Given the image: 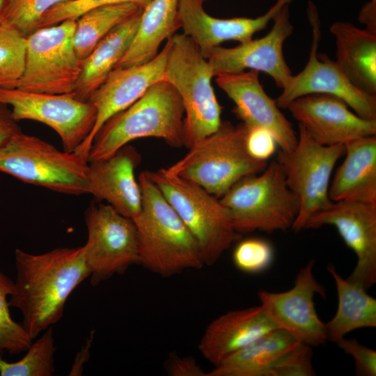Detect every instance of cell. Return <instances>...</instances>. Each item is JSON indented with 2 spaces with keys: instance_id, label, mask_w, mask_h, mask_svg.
I'll return each instance as SVG.
<instances>
[{
  "instance_id": "obj_1",
  "label": "cell",
  "mask_w": 376,
  "mask_h": 376,
  "mask_svg": "<svg viewBox=\"0 0 376 376\" xmlns=\"http://www.w3.org/2000/svg\"><path fill=\"white\" fill-rule=\"evenodd\" d=\"M15 264L16 279L8 304L21 311L22 324L33 340L62 318L68 298L90 272L83 246L40 254L17 249Z\"/></svg>"
},
{
  "instance_id": "obj_2",
  "label": "cell",
  "mask_w": 376,
  "mask_h": 376,
  "mask_svg": "<svg viewBox=\"0 0 376 376\" xmlns=\"http://www.w3.org/2000/svg\"><path fill=\"white\" fill-rule=\"evenodd\" d=\"M138 181L141 210L132 220L137 233L139 264L164 277L205 266L194 236L146 171L140 173Z\"/></svg>"
},
{
  "instance_id": "obj_3",
  "label": "cell",
  "mask_w": 376,
  "mask_h": 376,
  "mask_svg": "<svg viewBox=\"0 0 376 376\" xmlns=\"http://www.w3.org/2000/svg\"><path fill=\"white\" fill-rule=\"evenodd\" d=\"M183 115L177 91L166 81H159L103 125L93 141L88 161L107 157L140 138H159L171 146L181 147Z\"/></svg>"
},
{
  "instance_id": "obj_4",
  "label": "cell",
  "mask_w": 376,
  "mask_h": 376,
  "mask_svg": "<svg viewBox=\"0 0 376 376\" xmlns=\"http://www.w3.org/2000/svg\"><path fill=\"white\" fill-rule=\"evenodd\" d=\"M247 127L222 121L212 134L190 147L179 161L165 169L220 198L240 179L262 172L267 161L252 157L246 147Z\"/></svg>"
},
{
  "instance_id": "obj_5",
  "label": "cell",
  "mask_w": 376,
  "mask_h": 376,
  "mask_svg": "<svg viewBox=\"0 0 376 376\" xmlns=\"http://www.w3.org/2000/svg\"><path fill=\"white\" fill-rule=\"evenodd\" d=\"M240 234L292 228L300 203L285 181L281 166L272 161L260 173L235 183L221 198Z\"/></svg>"
},
{
  "instance_id": "obj_6",
  "label": "cell",
  "mask_w": 376,
  "mask_h": 376,
  "mask_svg": "<svg viewBox=\"0 0 376 376\" xmlns=\"http://www.w3.org/2000/svg\"><path fill=\"white\" fill-rule=\"evenodd\" d=\"M171 40L164 80L182 100L183 146L189 148L219 127L222 107L211 84L214 75L207 59L184 33L173 34Z\"/></svg>"
},
{
  "instance_id": "obj_7",
  "label": "cell",
  "mask_w": 376,
  "mask_h": 376,
  "mask_svg": "<svg viewBox=\"0 0 376 376\" xmlns=\"http://www.w3.org/2000/svg\"><path fill=\"white\" fill-rule=\"evenodd\" d=\"M146 172L194 236L205 265L214 264L241 240L219 198L165 169Z\"/></svg>"
},
{
  "instance_id": "obj_8",
  "label": "cell",
  "mask_w": 376,
  "mask_h": 376,
  "mask_svg": "<svg viewBox=\"0 0 376 376\" xmlns=\"http://www.w3.org/2000/svg\"><path fill=\"white\" fill-rule=\"evenodd\" d=\"M0 171L56 192L89 194L87 160L22 131L0 150Z\"/></svg>"
},
{
  "instance_id": "obj_9",
  "label": "cell",
  "mask_w": 376,
  "mask_h": 376,
  "mask_svg": "<svg viewBox=\"0 0 376 376\" xmlns=\"http://www.w3.org/2000/svg\"><path fill=\"white\" fill-rule=\"evenodd\" d=\"M76 19L41 27L26 37L25 66L15 88L48 93H74L81 61L74 46Z\"/></svg>"
},
{
  "instance_id": "obj_10",
  "label": "cell",
  "mask_w": 376,
  "mask_h": 376,
  "mask_svg": "<svg viewBox=\"0 0 376 376\" xmlns=\"http://www.w3.org/2000/svg\"><path fill=\"white\" fill-rule=\"evenodd\" d=\"M297 143L288 151L279 150L276 161L281 166L289 189L299 198L300 207L292 229H304L308 219L329 206L330 178L338 160L345 154L344 145L324 146L298 125Z\"/></svg>"
},
{
  "instance_id": "obj_11",
  "label": "cell",
  "mask_w": 376,
  "mask_h": 376,
  "mask_svg": "<svg viewBox=\"0 0 376 376\" xmlns=\"http://www.w3.org/2000/svg\"><path fill=\"white\" fill-rule=\"evenodd\" d=\"M307 15L312 28V43L308 60L303 70L292 75L276 102L281 109H286L294 100L309 94H328L343 100L361 118L376 120V95L357 87L338 65L326 54L318 52L321 38L318 10L308 2Z\"/></svg>"
},
{
  "instance_id": "obj_12",
  "label": "cell",
  "mask_w": 376,
  "mask_h": 376,
  "mask_svg": "<svg viewBox=\"0 0 376 376\" xmlns=\"http://www.w3.org/2000/svg\"><path fill=\"white\" fill-rule=\"evenodd\" d=\"M88 238L83 246L93 286L139 264L138 239L133 220L109 204L93 205L85 216Z\"/></svg>"
},
{
  "instance_id": "obj_13",
  "label": "cell",
  "mask_w": 376,
  "mask_h": 376,
  "mask_svg": "<svg viewBox=\"0 0 376 376\" xmlns=\"http://www.w3.org/2000/svg\"><path fill=\"white\" fill-rule=\"evenodd\" d=\"M0 103L10 107L18 122L31 120L44 123L60 136L63 150L74 152L88 136L95 125L96 110L89 101L71 93H48L18 88H0Z\"/></svg>"
},
{
  "instance_id": "obj_14",
  "label": "cell",
  "mask_w": 376,
  "mask_h": 376,
  "mask_svg": "<svg viewBox=\"0 0 376 376\" xmlns=\"http://www.w3.org/2000/svg\"><path fill=\"white\" fill-rule=\"evenodd\" d=\"M314 261L310 260L296 275L294 285L280 292L260 290V306L277 329L285 331L298 342L311 347L327 341L325 324L316 312L314 297H325L324 287L313 274Z\"/></svg>"
},
{
  "instance_id": "obj_15",
  "label": "cell",
  "mask_w": 376,
  "mask_h": 376,
  "mask_svg": "<svg viewBox=\"0 0 376 376\" xmlns=\"http://www.w3.org/2000/svg\"><path fill=\"white\" fill-rule=\"evenodd\" d=\"M333 226L357 256L347 278L368 290L376 283V205L351 201L332 202L307 221L304 229Z\"/></svg>"
},
{
  "instance_id": "obj_16",
  "label": "cell",
  "mask_w": 376,
  "mask_h": 376,
  "mask_svg": "<svg viewBox=\"0 0 376 376\" xmlns=\"http://www.w3.org/2000/svg\"><path fill=\"white\" fill-rule=\"evenodd\" d=\"M273 20V26L263 38L251 39L231 48L214 47L207 58L214 76L246 69L262 71L283 88L292 75L283 54L284 42L294 30L288 3L283 6Z\"/></svg>"
},
{
  "instance_id": "obj_17",
  "label": "cell",
  "mask_w": 376,
  "mask_h": 376,
  "mask_svg": "<svg viewBox=\"0 0 376 376\" xmlns=\"http://www.w3.org/2000/svg\"><path fill=\"white\" fill-rule=\"evenodd\" d=\"M171 46L170 37L161 52L147 63L114 68L110 72L88 99L96 110L95 125L88 136L74 152L88 161L93 141L103 125L135 102L153 84L164 80Z\"/></svg>"
},
{
  "instance_id": "obj_18",
  "label": "cell",
  "mask_w": 376,
  "mask_h": 376,
  "mask_svg": "<svg viewBox=\"0 0 376 376\" xmlns=\"http://www.w3.org/2000/svg\"><path fill=\"white\" fill-rule=\"evenodd\" d=\"M286 109L313 139L324 146L345 145L376 134V120L360 117L336 96L304 95L292 101Z\"/></svg>"
},
{
  "instance_id": "obj_19",
  "label": "cell",
  "mask_w": 376,
  "mask_h": 376,
  "mask_svg": "<svg viewBox=\"0 0 376 376\" xmlns=\"http://www.w3.org/2000/svg\"><path fill=\"white\" fill-rule=\"evenodd\" d=\"M216 82L235 103L233 112L247 127L265 128L273 135L280 150L288 151L297 143L292 124L265 91L259 72L249 70L216 75Z\"/></svg>"
},
{
  "instance_id": "obj_20",
  "label": "cell",
  "mask_w": 376,
  "mask_h": 376,
  "mask_svg": "<svg viewBox=\"0 0 376 376\" xmlns=\"http://www.w3.org/2000/svg\"><path fill=\"white\" fill-rule=\"evenodd\" d=\"M291 1L277 0L267 13L255 18L220 19L205 12L204 0H179L178 22L183 33L207 58L210 52L224 42L236 40L244 43L253 39V36L264 29L283 6Z\"/></svg>"
},
{
  "instance_id": "obj_21",
  "label": "cell",
  "mask_w": 376,
  "mask_h": 376,
  "mask_svg": "<svg viewBox=\"0 0 376 376\" xmlns=\"http://www.w3.org/2000/svg\"><path fill=\"white\" fill-rule=\"evenodd\" d=\"M139 162V154L128 144L107 157L88 162L89 194L123 216L134 219L142 203L134 175Z\"/></svg>"
},
{
  "instance_id": "obj_22",
  "label": "cell",
  "mask_w": 376,
  "mask_h": 376,
  "mask_svg": "<svg viewBox=\"0 0 376 376\" xmlns=\"http://www.w3.org/2000/svg\"><path fill=\"white\" fill-rule=\"evenodd\" d=\"M276 329L260 305L229 311L209 324L200 340L198 350L205 359L217 366Z\"/></svg>"
},
{
  "instance_id": "obj_23",
  "label": "cell",
  "mask_w": 376,
  "mask_h": 376,
  "mask_svg": "<svg viewBox=\"0 0 376 376\" xmlns=\"http://www.w3.org/2000/svg\"><path fill=\"white\" fill-rule=\"evenodd\" d=\"M345 157L329 188L332 202L358 201L376 205V137L366 136L344 145Z\"/></svg>"
},
{
  "instance_id": "obj_24",
  "label": "cell",
  "mask_w": 376,
  "mask_h": 376,
  "mask_svg": "<svg viewBox=\"0 0 376 376\" xmlns=\"http://www.w3.org/2000/svg\"><path fill=\"white\" fill-rule=\"evenodd\" d=\"M336 38V63L361 90L376 95V33L347 22L330 27Z\"/></svg>"
},
{
  "instance_id": "obj_25",
  "label": "cell",
  "mask_w": 376,
  "mask_h": 376,
  "mask_svg": "<svg viewBox=\"0 0 376 376\" xmlns=\"http://www.w3.org/2000/svg\"><path fill=\"white\" fill-rule=\"evenodd\" d=\"M142 9L105 36L81 63V72L74 91L76 97L88 101L91 95L105 81L122 58L136 33Z\"/></svg>"
},
{
  "instance_id": "obj_26",
  "label": "cell",
  "mask_w": 376,
  "mask_h": 376,
  "mask_svg": "<svg viewBox=\"0 0 376 376\" xmlns=\"http://www.w3.org/2000/svg\"><path fill=\"white\" fill-rule=\"evenodd\" d=\"M178 1L152 0L142 9L134 39L115 68L147 63L158 54L162 42L180 29Z\"/></svg>"
},
{
  "instance_id": "obj_27",
  "label": "cell",
  "mask_w": 376,
  "mask_h": 376,
  "mask_svg": "<svg viewBox=\"0 0 376 376\" xmlns=\"http://www.w3.org/2000/svg\"><path fill=\"white\" fill-rule=\"evenodd\" d=\"M298 343L285 331L276 329L226 357L206 376H265Z\"/></svg>"
},
{
  "instance_id": "obj_28",
  "label": "cell",
  "mask_w": 376,
  "mask_h": 376,
  "mask_svg": "<svg viewBox=\"0 0 376 376\" xmlns=\"http://www.w3.org/2000/svg\"><path fill=\"white\" fill-rule=\"evenodd\" d=\"M327 269L332 276L338 293V308L325 324L327 340L336 343L349 332L376 327V299L359 285L343 278L333 265Z\"/></svg>"
},
{
  "instance_id": "obj_29",
  "label": "cell",
  "mask_w": 376,
  "mask_h": 376,
  "mask_svg": "<svg viewBox=\"0 0 376 376\" xmlns=\"http://www.w3.org/2000/svg\"><path fill=\"white\" fill-rule=\"evenodd\" d=\"M130 3L106 5L90 9L76 19L74 46L81 61L119 24L140 10Z\"/></svg>"
},
{
  "instance_id": "obj_30",
  "label": "cell",
  "mask_w": 376,
  "mask_h": 376,
  "mask_svg": "<svg viewBox=\"0 0 376 376\" xmlns=\"http://www.w3.org/2000/svg\"><path fill=\"white\" fill-rule=\"evenodd\" d=\"M26 354L19 361L8 362L0 354L1 376H52L55 373L56 345L51 327L32 342Z\"/></svg>"
},
{
  "instance_id": "obj_31",
  "label": "cell",
  "mask_w": 376,
  "mask_h": 376,
  "mask_svg": "<svg viewBox=\"0 0 376 376\" xmlns=\"http://www.w3.org/2000/svg\"><path fill=\"white\" fill-rule=\"evenodd\" d=\"M26 37L0 23V88H15L25 66Z\"/></svg>"
},
{
  "instance_id": "obj_32",
  "label": "cell",
  "mask_w": 376,
  "mask_h": 376,
  "mask_svg": "<svg viewBox=\"0 0 376 376\" xmlns=\"http://www.w3.org/2000/svg\"><path fill=\"white\" fill-rule=\"evenodd\" d=\"M14 291V282L0 270V354L26 352L33 339L22 324L13 320L7 297Z\"/></svg>"
},
{
  "instance_id": "obj_33",
  "label": "cell",
  "mask_w": 376,
  "mask_h": 376,
  "mask_svg": "<svg viewBox=\"0 0 376 376\" xmlns=\"http://www.w3.org/2000/svg\"><path fill=\"white\" fill-rule=\"evenodd\" d=\"M72 0H9L2 22L26 37L36 31L42 17L49 10Z\"/></svg>"
},
{
  "instance_id": "obj_34",
  "label": "cell",
  "mask_w": 376,
  "mask_h": 376,
  "mask_svg": "<svg viewBox=\"0 0 376 376\" xmlns=\"http://www.w3.org/2000/svg\"><path fill=\"white\" fill-rule=\"evenodd\" d=\"M233 253V261L240 271L258 274L267 269L274 259V249L267 240L250 237L239 240Z\"/></svg>"
},
{
  "instance_id": "obj_35",
  "label": "cell",
  "mask_w": 376,
  "mask_h": 376,
  "mask_svg": "<svg viewBox=\"0 0 376 376\" xmlns=\"http://www.w3.org/2000/svg\"><path fill=\"white\" fill-rule=\"evenodd\" d=\"M152 0H72L58 5L48 12L41 18L39 28L58 24L63 21L75 19L87 10L95 7L130 3L144 8Z\"/></svg>"
},
{
  "instance_id": "obj_36",
  "label": "cell",
  "mask_w": 376,
  "mask_h": 376,
  "mask_svg": "<svg viewBox=\"0 0 376 376\" xmlns=\"http://www.w3.org/2000/svg\"><path fill=\"white\" fill-rule=\"evenodd\" d=\"M311 346L298 343L280 357L265 373V376H313Z\"/></svg>"
},
{
  "instance_id": "obj_37",
  "label": "cell",
  "mask_w": 376,
  "mask_h": 376,
  "mask_svg": "<svg viewBox=\"0 0 376 376\" xmlns=\"http://www.w3.org/2000/svg\"><path fill=\"white\" fill-rule=\"evenodd\" d=\"M336 343L344 352L353 358L357 375H376L375 350L360 344L355 339L346 338L345 337Z\"/></svg>"
},
{
  "instance_id": "obj_38",
  "label": "cell",
  "mask_w": 376,
  "mask_h": 376,
  "mask_svg": "<svg viewBox=\"0 0 376 376\" xmlns=\"http://www.w3.org/2000/svg\"><path fill=\"white\" fill-rule=\"evenodd\" d=\"M246 127V147L248 152L256 159L267 161L275 152L277 146L273 135L263 127Z\"/></svg>"
},
{
  "instance_id": "obj_39",
  "label": "cell",
  "mask_w": 376,
  "mask_h": 376,
  "mask_svg": "<svg viewBox=\"0 0 376 376\" xmlns=\"http://www.w3.org/2000/svg\"><path fill=\"white\" fill-rule=\"evenodd\" d=\"M164 368L171 376H206L196 361L191 357H180L171 353L164 362Z\"/></svg>"
},
{
  "instance_id": "obj_40",
  "label": "cell",
  "mask_w": 376,
  "mask_h": 376,
  "mask_svg": "<svg viewBox=\"0 0 376 376\" xmlns=\"http://www.w3.org/2000/svg\"><path fill=\"white\" fill-rule=\"evenodd\" d=\"M21 131L8 105L0 103V150L14 134Z\"/></svg>"
},
{
  "instance_id": "obj_41",
  "label": "cell",
  "mask_w": 376,
  "mask_h": 376,
  "mask_svg": "<svg viewBox=\"0 0 376 376\" xmlns=\"http://www.w3.org/2000/svg\"><path fill=\"white\" fill-rule=\"evenodd\" d=\"M94 336V331H91L89 338L88 339L86 345L82 347L81 350L77 354L75 360L71 370L70 371V375H81L83 370V366L85 362L88 361L90 356V347L91 343L93 342Z\"/></svg>"
},
{
  "instance_id": "obj_42",
  "label": "cell",
  "mask_w": 376,
  "mask_h": 376,
  "mask_svg": "<svg viewBox=\"0 0 376 376\" xmlns=\"http://www.w3.org/2000/svg\"><path fill=\"white\" fill-rule=\"evenodd\" d=\"M359 20L366 25V29L376 33V2L370 1L361 8Z\"/></svg>"
},
{
  "instance_id": "obj_43",
  "label": "cell",
  "mask_w": 376,
  "mask_h": 376,
  "mask_svg": "<svg viewBox=\"0 0 376 376\" xmlns=\"http://www.w3.org/2000/svg\"><path fill=\"white\" fill-rule=\"evenodd\" d=\"M9 0H0V23L2 22L3 15Z\"/></svg>"
},
{
  "instance_id": "obj_44",
  "label": "cell",
  "mask_w": 376,
  "mask_h": 376,
  "mask_svg": "<svg viewBox=\"0 0 376 376\" xmlns=\"http://www.w3.org/2000/svg\"><path fill=\"white\" fill-rule=\"evenodd\" d=\"M372 1L376 2V0H371Z\"/></svg>"
}]
</instances>
